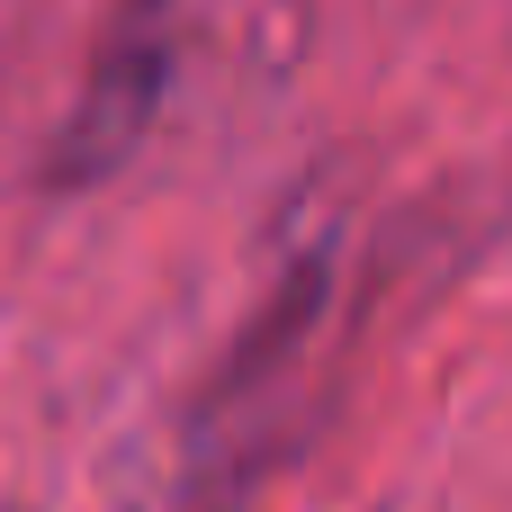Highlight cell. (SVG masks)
I'll return each instance as SVG.
<instances>
[{"label":"cell","instance_id":"1","mask_svg":"<svg viewBox=\"0 0 512 512\" xmlns=\"http://www.w3.org/2000/svg\"><path fill=\"white\" fill-rule=\"evenodd\" d=\"M171 36H180V0H117L108 9V27L90 45L81 108L54 135V171H45L54 189H90L144 144V126L171 90Z\"/></svg>","mask_w":512,"mask_h":512}]
</instances>
